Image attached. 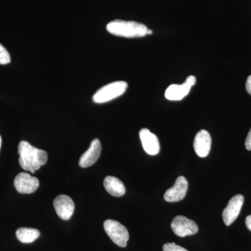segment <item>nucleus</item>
I'll return each instance as SVG.
<instances>
[{
    "label": "nucleus",
    "mask_w": 251,
    "mask_h": 251,
    "mask_svg": "<svg viewBox=\"0 0 251 251\" xmlns=\"http://www.w3.org/2000/svg\"><path fill=\"white\" fill-rule=\"evenodd\" d=\"M188 188V183L186 178L183 176H179L174 186L167 190L164 195L165 201L168 202H179L186 196Z\"/></svg>",
    "instance_id": "obj_9"
},
{
    "label": "nucleus",
    "mask_w": 251,
    "mask_h": 251,
    "mask_svg": "<svg viewBox=\"0 0 251 251\" xmlns=\"http://www.w3.org/2000/svg\"><path fill=\"white\" fill-rule=\"evenodd\" d=\"M139 135L144 150L147 153L154 156L159 153L160 144L156 135L145 128L140 130Z\"/></svg>",
    "instance_id": "obj_12"
},
{
    "label": "nucleus",
    "mask_w": 251,
    "mask_h": 251,
    "mask_svg": "<svg viewBox=\"0 0 251 251\" xmlns=\"http://www.w3.org/2000/svg\"><path fill=\"white\" fill-rule=\"evenodd\" d=\"M246 89H247L248 93L251 95V75H249L248 77L247 83H246Z\"/></svg>",
    "instance_id": "obj_19"
},
{
    "label": "nucleus",
    "mask_w": 251,
    "mask_h": 251,
    "mask_svg": "<svg viewBox=\"0 0 251 251\" xmlns=\"http://www.w3.org/2000/svg\"><path fill=\"white\" fill-rule=\"evenodd\" d=\"M107 31L112 35L125 38L143 37L148 35V27L142 23L135 21L115 20L108 23Z\"/></svg>",
    "instance_id": "obj_2"
},
{
    "label": "nucleus",
    "mask_w": 251,
    "mask_h": 251,
    "mask_svg": "<svg viewBox=\"0 0 251 251\" xmlns=\"http://www.w3.org/2000/svg\"><path fill=\"white\" fill-rule=\"evenodd\" d=\"M104 229L110 239L120 247L125 248L129 239L128 229L115 220L108 219L104 222Z\"/></svg>",
    "instance_id": "obj_4"
},
{
    "label": "nucleus",
    "mask_w": 251,
    "mask_h": 251,
    "mask_svg": "<svg viewBox=\"0 0 251 251\" xmlns=\"http://www.w3.org/2000/svg\"><path fill=\"white\" fill-rule=\"evenodd\" d=\"M163 250V251H188L184 248L176 245L175 243H168L164 244Z\"/></svg>",
    "instance_id": "obj_17"
},
{
    "label": "nucleus",
    "mask_w": 251,
    "mask_h": 251,
    "mask_svg": "<svg viewBox=\"0 0 251 251\" xmlns=\"http://www.w3.org/2000/svg\"><path fill=\"white\" fill-rule=\"evenodd\" d=\"M54 208L61 219L67 221L72 217L75 209V204L70 197L59 195L54 201Z\"/></svg>",
    "instance_id": "obj_10"
},
{
    "label": "nucleus",
    "mask_w": 251,
    "mask_h": 251,
    "mask_svg": "<svg viewBox=\"0 0 251 251\" xmlns=\"http://www.w3.org/2000/svg\"><path fill=\"white\" fill-rule=\"evenodd\" d=\"M11 62V57L7 50L4 46L0 44V64H8Z\"/></svg>",
    "instance_id": "obj_16"
},
{
    "label": "nucleus",
    "mask_w": 251,
    "mask_h": 251,
    "mask_svg": "<svg viewBox=\"0 0 251 251\" xmlns=\"http://www.w3.org/2000/svg\"><path fill=\"white\" fill-rule=\"evenodd\" d=\"M246 226H247L248 229L251 231V215L247 216V219H246Z\"/></svg>",
    "instance_id": "obj_20"
},
{
    "label": "nucleus",
    "mask_w": 251,
    "mask_h": 251,
    "mask_svg": "<svg viewBox=\"0 0 251 251\" xmlns=\"http://www.w3.org/2000/svg\"><path fill=\"white\" fill-rule=\"evenodd\" d=\"M104 187L107 192L115 197H122L126 193V188L123 182L113 176H108L103 181Z\"/></svg>",
    "instance_id": "obj_14"
},
{
    "label": "nucleus",
    "mask_w": 251,
    "mask_h": 251,
    "mask_svg": "<svg viewBox=\"0 0 251 251\" xmlns=\"http://www.w3.org/2000/svg\"><path fill=\"white\" fill-rule=\"evenodd\" d=\"M244 201V198L242 195H237L231 198L228 204L223 211V219L226 226H230L237 219L240 214Z\"/></svg>",
    "instance_id": "obj_8"
},
{
    "label": "nucleus",
    "mask_w": 251,
    "mask_h": 251,
    "mask_svg": "<svg viewBox=\"0 0 251 251\" xmlns=\"http://www.w3.org/2000/svg\"><path fill=\"white\" fill-rule=\"evenodd\" d=\"M18 150L19 163L25 171L34 173L48 161V153L46 151L34 148L27 141H21Z\"/></svg>",
    "instance_id": "obj_1"
},
{
    "label": "nucleus",
    "mask_w": 251,
    "mask_h": 251,
    "mask_svg": "<svg viewBox=\"0 0 251 251\" xmlns=\"http://www.w3.org/2000/svg\"><path fill=\"white\" fill-rule=\"evenodd\" d=\"M211 146V138L209 132L206 130H201L195 137V151L200 157H206L210 152Z\"/></svg>",
    "instance_id": "obj_13"
},
{
    "label": "nucleus",
    "mask_w": 251,
    "mask_h": 251,
    "mask_svg": "<svg viewBox=\"0 0 251 251\" xmlns=\"http://www.w3.org/2000/svg\"><path fill=\"white\" fill-rule=\"evenodd\" d=\"M245 147L248 150L251 151V128L247 135V139H246Z\"/></svg>",
    "instance_id": "obj_18"
},
{
    "label": "nucleus",
    "mask_w": 251,
    "mask_h": 251,
    "mask_svg": "<svg viewBox=\"0 0 251 251\" xmlns=\"http://www.w3.org/2000/svg\"><path fill=\"white\" fill-rule=\"evenodd\" d=\"M171 227L174 233L180 237L193 235L198 232L196 222L183 216H176L172 221Z\"/></svg>",
    "instance_id": "obj_5"
},
{
    "label": "nucleus",
    "mask_w": 251,
    "mask_h": 251,
    "mask_svg": "<svg viewBox=\"0 0 251 251\" xmlns=\"http://www.w3.org/2000/svg\"><path fill=\"white\" fill-rule=\"evenodd\" d=\"M196 82V77L190 75L182 85L174 84L169 86L165 92V97L169 100H181L188 95Z\"/></svg>",
    "instance_id": "obj_6"
},
{
    "label": "nucleus",
    "mask_w": 251,
    "mask_h": 251,
    "mask_svg": "<svg viewBox=\"0 0 251 251\" xmlns=\"http://www.w3.org/2000/svg\"><path fill=\"white\" fill-rule=\"evenodd\" d=\"M16 236L18 240L23 244H30L40 237V232L34 228L20 227L16 230Z\"/></svg>",
    "instance_id": "obj_15"
},
{
    "label": "nucleus",
    "mask_w": 251,
    "mask_h": 251,
    "mask_svg": "<svg viewBox=\"0 0 251 251\" xmlns=\"http://www.w3.org/2000/svg\"><path fill=\"white\" fill-rule=\"evenodd\" d=\"M128 88L125 81H115L99 89L92 97L96 103H104L121 97Z\"/></svg>",
    "instance_id": "obj_3"
},
{
    "label": "nucleus",
    "mask_w": 251,
    "mask_h": 251,
    "mask_svg": "<svg viewBox=\"0 0 251 251\" xmlns=\"http://www.w3.org/2000/svg\"><path fill=\"white\" fill-rule=\"evenodd\" d=\"M152 34V30H150V29H148L147 31V34Z\"/></svg>",
    "instance_id": "obj_21"
},
{
    "label": "nucleus",
    "mask_w": 251,
    "mask_h": 251,
    "mask_svg": "<svg viewBox=\"0 0 251 251\" xmlns=\"http://www.w3.org/2000/svg\"><path fill=\"white\" fill-rule=\"evenodd\" d=\"M14 186L18 193L30 194L39 187V180L26 173H21L15 177Z\"/></svg>",
    "instance_id": "obj_7"
},
{
    "label": "nucleus",
    "mask_w": 251,
    "mask_h": 251,
    "mask_svg": "<svg viewBox=\"0 0 251 251\" xmlns=\"http://www.w3.org/2000/svg\"><path fill=\"white\" fill-rule=\"evenodd\" d=\"M1 135H0V150H1Z\"/></svg>",
    "instance_id": "obj_22"
},
{
    "label": "nucleus",
    "mask_w": 251,
    "mask_h": 251,
    "mask_svg": "<svg viewBox=\"0 0 251 251\" xmlns=\"http://www.w3.org/2000/svg\"><path fill=\"white\" fill-rule=\"evenodd\" d=\"M101 144L100 140L96 138L92 140L90 148L81 156L79 166L81 168H88L98 161L101 153Z\"/></svg>",
    "instance_id": "obj_11"
}]
</instances>
